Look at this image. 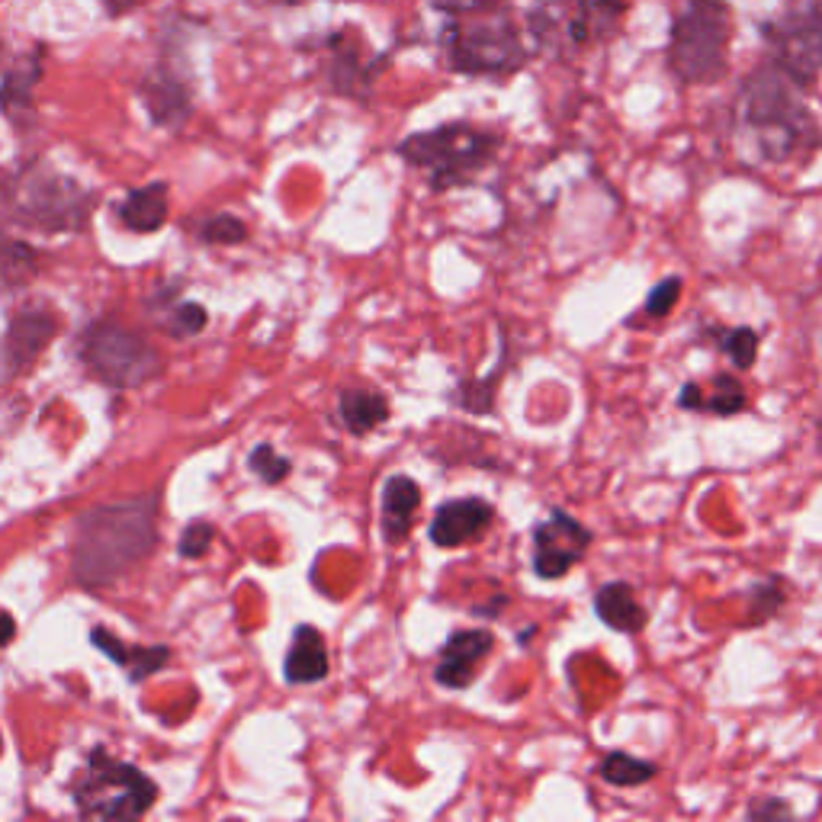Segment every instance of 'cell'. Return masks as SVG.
<instances>
[{"label": "cell", "instance_id": "30", "mask_svg": "<svg viewBox=\"0 0 822 822\" xmlns=\"http://www.w3.org/2000/svg\"><path fill=\"white\" fill-rule=\"evenodd\" d=\"M212 537H216V527H212V524H206V521H194V524L184 531V537H180V556H187V559H199V556L212 546Z\"/></svg>", "mask_w": 822, "mask_h": 822}, {"label": "cell", "instance_id": "35", "mask_svg": "<svg viewBox=\"0 0 822 822\" xmlns=\"http://www.w3.org/2000/svg\"><path fill=\"white\" fill-rule=\"evenodd\" d=\"M440 3H447V7H483L485 0H440Z\"/></svg>", "mask_w": 822, "mask_h": 822}, {"label": "cell", "instance_id": "16", "mask_svg": "<svg viewBox=\"0 0 822 822\" xmlns=\"http://www.w3.org/2000/svg\"><path fill=\"white\" fill-rule=\"evenodd\" d=\"M284 672L289 684H315V681L328 679V646L315 626H296Z\"/></svg>", "mask_w": 822, "mask_h": 822}, {"label": "cell", "instance_id": "14", "mask_svg": "<svg viewBox=\"0 0 822 822\" xmlns=\"http://www.w3.org/2000/svg\"><path fill=\"white\" fill-rule=\"evenodd\" d=\"M418 508H422V485L405 473L389 476L383 485V537L386 543L396 546L408 539Z\"/></svg>", "mask_w": 822, "mask_h": 822}, {"label": "cell", "instance_id": "1", "mask_svg": "<svg viewBox=\"0 0 822 822\" xmlns=\"http://www.w3.org/2000/svg\"><path fill=\"white\" fill-rule=\"evenodd\" d=\"M158 546V495L85 511L75 524L71 572L81 588H107Z\"/></svg>", "mask_w": 822, "mask_h": 822}, {"label": "cell", "instance_id": "29", "mask_svg": "<svg viewBox=\"0 0 822 822\" xmlns=\"http://www.w3.org/2000/svg\"><path fill=\"white\" fill-rule=\"evenodd\" d=\"M681 289H684V280H681V277H665V280L646 296V313L653 315V318H665V315L675 309Z\"/></svg>", "mask_w": 822, "mask_h": 822}, {"label": "cell", "instance_id": "27", "mask_svg": "<svg viewBox=\"0 0 822 822\" xmlns=\"http://www.w3.org/2000/svg\"><path fill=\"white\" fill-rule=\"evenodd\" d=\"M199 238L209 241V245H238V241L248 238V226H245L241 219H235V216L222 212V216H212L209 222H202Z\"/></svg>", "mask_w": 822, "mask_h": 822}, {"label": "cell", "instance_id": "3", "mask_svg": "<svg viewBox=\"0 0 822 822\" xmlns=\"http://www.w3.org/2000/svg\"><path fill=\"white\" fill-rule=\"evenodd\" d=\"M498 151V136L483 132L469 122L437 126L430 132H415L398 145L405 165L425 170L430 190H447L469 184Z\"/></svg>", "mask_w": 822, "mask_h": 822}, {"label": "cell", "instance_id": "34", "mask_svg": "<svg viewBox=\"0 0 822 822\" xmlns=\"http://www.w3.org/2000/svg\"><path fill=\"white\" fill-rule=\"evenodd\" d=\"M107 3V10L113 13V17H119V13H126V10H132L139 0H103Z\"/></svg>", "mask_w": 822, "mask_h": 822}, {"label": "cell", "instance_id": "2", "mask_svg": "<svg viewBox=\"0 0 822 822\" xmlns=\"http://www.w3.org/2000/svg\"><path fill=\"white\" fill-rule=\"evenodd\" d=\"M736 119L755 145L759 158L771 165H784L796 155H806L820 142L816 122L806 113L796 85L774 65L749 75L739 93Z\"/></svg>", "mask_w": 822, "mask_h": 822}, {"label": "cell", "instance_id": "12", "mask_svg": "<svg viewBox=\"0 0 822 822\" xmlns=\"http://www.w3.org/2000/svg\"><path fill=\"white\" fill-rule=\"evenodd\" d=\"M492 650H495V636L488 630H456L440 653L434 679L450 691H466L476 681L479 665L488 658Z\"/></svg>", "mask_w": 822, "mask_h": 822}, {"label": "cell", "instance_id": "4", "mask_svg": "<svg viewBox=\"0 0 822 822\" xmlns=\"http://www.w3.org/2000/svg\"><path fill=\"white\" fill-rule=\"evenodd\" d=\"M730 13L723 0H684L672 27V71L684 85H710L726 71Z\"/></svg>", "mask_w": 822, "mask_h": 822}, {"label": "cell", "instance_id": "33", "mask_svg": "<svg viewBox=\"0 0 822 822\" xmlns=\"http://www.w3.org/2000/svg\"><path fill=\"white\" fill-rule=\"evenodd\" d=\"M13 636H17V624H13V617L0 607V650H3Z\"/></svg>", "mask_w": 822, "mask_h": 822}, {"label": "cell", "instance_id": "20", "mask_svg": "<svg viewBox=\"0 0 822 822\" xmlns=\"http://www.w3.org/2000/svg\"><path fill=\"white\" fill-rule=\"evenodd\" d=\"M90 640H93V646H97L100 653H107L113 662L126 665V669H129V675H132L136 681L148 679L151 672H158V669H161V665L170 658L168 650H132V646H122L113 633H110V630H103V626H97V630L90 633Z\"/></svg>", "mask_w": 822, "mask_h": 822}, {"label": "cell", "instance_id": "9", "mask_svg": "<svg viewBox=\"0 0 822 822\" xmlns=\"http://www.w3.org/2000/svg\"><path fill=\"white\" fill-rule=\"evenodd\" d=\"M90 197L65 177H32L17 199V216L29 226L68 231L85 226Z\"/></svg>", "mask_w": 822, "mask_h": 822}, {"label": "cell", "instance_id": "10", "mask_svg": "<svg viewBox=\"0 0 822 822\" xmlns=\"http://www.w3.org/2000/svg\"><path fill=\"white\" fill-rule=\"evenodd\" d=\"M531 539H534V553H531L534 575L537 578H563L585 559V553L592 546V531L566 511H549V517L534 527Z\"/></svg>", "mask_w": 822, "mask_h": 822}, {"label": "cell", "instance_id": "17", "mask_svg": "<svg viewBox=\"0 0 822 822\" xmlns=\"http://www.w3.org/2000/svg\"><path fill=\"white\" fill-rule=\"evenodd\" d=\"M745 386L739 383L733 373H720L713 376V386L710 393H704L697 383H687L681 389L679 405L684 412H707V415H716V418H730V415H739L745 408Z\"/></svg>", "mask_w": 822, "mask_h": 822}, {"label": "cell", "instance_id": "5", "mask_svg": "<svg viewBox=\"0 0 822 822\" xmlns=\"http://www.w3.org/2000/svg\"><path fill=\"white\" fill-rule=\"evenodd\" d=\"M71 791L78 810L100 820H139L158 800L155 781H148L136 765L110 759L103 749L90 752L87 767Z\"/></svg>", "mask_w": 822, "mask_h": 822}, {"label": "cell", "instance_id": "19", "mask_svg": "<svg viewBox=\"0 0 822 822\" xmlns=\"http://www.w3.org/2000/svg\"><path fill=\"white\" fill-rule=\"evenodd\" d=\"M119 219L129 231H158L168 222V184H148L142 190H132L119 206Z\"/></svg>", "mask_w": 822, "mask_h": 822}, {"label": "cell", "instance_id": "6", "mask_svg": "<svg viewBox=\"0 0 822 822\" xmlns=\"http://www.w3.org/2000/svg\"><path fill=\"white\" fill-rule=\"evenodd\" d=\"M81 357L97 379H103L107 386H116V389L142 386L145 379H151L161 367L158 350L142 335L116 321H100L87 328V335L81 338Z\"/></svg>", "mask_w": 822, "mask_h": 822}, {"label": "cell", "instance_id": "21", "mask_svg": "<svg viewBox=\"0 0 822 822\" xmlns=\"http://www.w3.org/2000/svg\"><path fill=\"white\" fill-rule=\"evenodd\" d=\"M597 774L614 788H640V784L653 781L658 774V765L646 762V759H636V755H626V752H611V755L601 759Z\"/></svg>", "mask_w": 822, "mask_h": 822}, {"label": "cell", "instance_id": "15", "mask_svg": "<svg viewBox=\"0 0 822 822\" xmlns=\"http://www.w3.org/2000/svg\"><path fill=\"white\" fill-rule=\"evenodd\" d=\"M595 614L604 626H611L614 633H640L650 624L646 607L640 604V597L633 592L630 582H607L601 585L595 595Z\"/></svg>", "mask_w": 822, "mask_h": 822}, {"label": "cell", "instance_id": "18", "mask_svg": "<svg viewBox=\"0 0 822 822\" xmlns=\"http://www.w3.org/2000/svg\"><path fill=\"white\" fill-rule=\"evenodd\" d=\"M338 412L344 427L357 437H364L369 430L383 427L389 422L393 408H389V398L376 389H360V386H350L344 389L338 398Z\"/></svg>", "mask_w": 822, "mask_h": 822}, {"label": "cell", "instance_id": "31", "mask_svg": "<svg viewBox=\"0 0 822 822\" xmlns=\"http://www.w3.org/2000/svg\"><path fill=\"white\" fill-rule=\"evenodd\" d=\"M206 328V309L199 303H184L174 309V318H170V331L180 335V338H190V335H199Z\"/></svg>", "mask_w": 822, "mask_h": 822}, {"label": "cell", "instance_id": "28", "mask_svg": "<svg viewBox=\"0 0 822 822\" xmlns=\"http://www.w3.org/2000/svg\"><path fill=\"white\" fill-rule=\"evenodd\" d=\"M36 81H39V65H32V71H29V75H27V68H23V71L7 75L3 90H0V107H3L7 113H13L17 107H27L29 90H32Z\"/></svg>", "mask_w": 822, "mask_h": 822}, {"label": "cell", "instance_id": "22", "mask_svg": "<svg viewBox=\"0 0 822 822\" xmlns=\"http://www.w3.org/2000/svg\"><path fill=\"white\" fill-rule=\"evenodd\" d=\"M145 100H148V110L151 116L158 119V122H180L187 110H190V100H187V90L177 85V81H170V78H155V81H148L145 85Z\"/></svg>", "mask_w": 822, "mask_h": 822}, {"label": "cell", "instance_id": "11", "mask_svg": "<svg viewBox=\"0 0 822 822\" xmlns=\"http://www.w3.org/2000/svg\"><path fill=\"white\" fill-rule=\"evenodd\" d=\"M492 521H495L492 502H485V498H454V502H444L440 508L434 511L427 537L440 549H456V546H466V543H476L479 537H485Z\"/></svg>", "mask_w": 822, "mask_h": 822}, {"label": "cell", "instance_id": "7", "mask_svg": "<svg viewBox=\"0 0 822 822\" xmlns=\"http://www.w3.org/2000/svg\"><path fill=\"white\" fill-rule=\"evenodd\" d=\"M774 68H781L796 87H810L822 71V10L806 7L778 27H765Z\"/></svg>", "mask_w": 822, "mask_h": 822}, {"label": "cell", "instance_id": "26", "mask_svg": "<svg viewBox=\"0 0 822 822\" xmlns=\"http://www.w3.org/2000/svg\"><path fill=\"white\" fill-rule=\"evenodd\" d=\"M248 463H251V469H255L257 476H260L267 485L284 483L286 476H289V469H293V463H289L286 456L277 454L270 444H260V447H255L251 456H248Z\"/></svg>", "mask_w": 822, "mask_h": 822}, {"label": "cell", "instance_id": "24", "mask_svg": "<svg viewBox=\"0 0 822 822\" xmlns=\"http://www.w3.org/2000/svg\"><path fill=\"white\" fill-rule=\"evenodd\" d=\"M713 340H716V347L736 364L739 369H749L755 364V357H759V331L755 328H720V331H713Z\"/></svg>", "mask_w": 822, "mask_h": 822}, {"label": "cell", "instance_id": "13", "mask_svg": "<svg viewBox=\"0 0 822 822\" xmlns=\"http://www.w3.org/2000/svg\"><path fill=\"white\" fill-rule=\"evenodd\" d=\"M56 338V318L49 313H23L17 315L7 328V338L0 344V367L3 373H17V369L29 367L42 347Z\"/></svg>", "mask_w": 822, "mask_h": 822}, {"label": "cell", "instance_id": "23", "mask_svg": "<svg viewBox=\"0 0 822 822\" xmlns=\"http://www.w3.org/2000/svg\"><path fill=\"white\" fill-rule=\"evenodd\" d=\"M39 274V251L29 248L27 241H17L0 231V280L23 284Z\"/></svg>", "mask_w": 822, "mask_h": 822}, {"label": "cell", "instance_id": "25", "mask_svg": "<svg viewBox=\"0 0 822 822\" xmlns=\"http://www.w3.org/2000/svg\"><path fill=\"white\" fill-rule=\"evenodd\" d=\"M502 369L505 367L495 369V373H492L488 379H483V383H463L454 396L456 405H463V408L473 412V415H488L492 405H495V383H498Z\"/></svg>", "mask_w": 822, "mask_h": 822}, {"label": "cell", "instance_id": "8", "mask_svg": "<svg viewBox=\"0 0 822 822\" xmlns=\"http://www.w3.org/2000/svg\"><path fill=\"white\" fill-rule=\"evenodd\" d=\"M524 61V49L508 23L456 27L450 39V68L463 75H502Z\"/></svg>", "mask_w": 822, "mask_h": 822}, {"label": "cell", "instance_id": "32", "mask_svg": "<svg viewBox=\"0 0 822 822\" xmlns=\"http://www.w3.org/2000/svg\"><path fill=\"white\" fill-rule=\"evenodd\" d=\"M745 816H749V820H791L794 810H791L784 800H778V796H759V800L749 803Z\"/></svg>", "mask_w": 822, "mask_h": 822}]
</instances>
